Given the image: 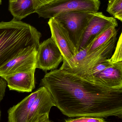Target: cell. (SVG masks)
I'll return each instance as SVG.
<instances>
[{
  "instance_id": "obj_17",
  "label": "cell",
  "mask_w": 122,
  "mask_h": 122,
  "mask_svg": "<svg viewBox=\"0 0 122 122\" xmlns=\"http://www.w3.org/2000/svg\"><path fill=\"white\" fill-rule=\"evenodd\" d=\"M109 59H103L97 62L93 67L89 76H94L112 65Z\"/></svg>"
},
{
  "instance_id": "obj_19",
  "label": "cell",
  "mask_w": 122,
  "mask_h": 122,
  "mask_svg": "<svg viewBox=\"0 0 122 122\" xmlns=\"http://www.w3.org/2000/svg\"><path fill=\"white\" fill-rule=\"evenodd\" d=\"M65 122H105L102 118L89 117H81L76 119L66 120Z\"/></svg>"
},
{
  "instance_id": "obj_14",
  "label": "cell",
  "mask_w": 122,
  "mask_h": 122,
  "mask_svg": "<svg viewBox=\"0 0 122 122\" xmlns=\"http://www.w3.org/2000/svg\"><path fill=\"white\" fill-rule=\"evenodd\" d=\"M9 10L14 18L20 21L29 15L36 13V9L33 0H16L9 2Z\"/></svg>"
},
{
  "instance_id": "obj_16",
  "label": "cell",
  "mask_w": 122,
  "mask_h": 122,
  "mask_svg": "<svg viewBox=\"0 0 122 122\" xmlns=\"http://www.w3.org/2000/svg\"><path fill=\"white\" fill-rule=\"evenodd\" d=\"M107 11L114 17L122 11V0H109Z\"/></svg>"
},
{
  "instance_id": "obj_25",
  "label": "cell",
  "mask_w": 122,
  "mask_h": 122,
  "mask_svg": "<svg viewBox=\"0 0 122 122\" xmlns=\"http://www.w3.org/2000/svg\"><path fill=\"white\" fill-rule=\"evenodd\" d=\"M1 3V0H0V5Z\"/></svg>"
},
{
  "instance_id": "obj_11",
  "label": "cell",
  "mask_w": 122,
  "mask_h": 122,
  "mask_svg": "<svg viewBox=\"0 0 122 122\" xmlns=\"http://www.w3.org/2000/svg\"><path fill=\"white\" fill-rule=\"evenodd\" d=\"M94 76L100 85L113 89L122 88V61L112 63Z\"/></svg>"
},
{
  "instance_id": "obj_15",
  "label": "cell",
  "mask_w": 122,
  "mask_h": 122,
  "mask_svg": "<svg viewBox=\"0 0 122 122\" xmlns=\"http://www.w3.org/2000/svg\"><path fill=\"white\" fill-rule=\"evenodd\" d=\"M116 26H111L106 28L100 33L92 43L86 47L88 52L97 51L107 45L114 36L117 34Z\"/></svg>"
},
{
  "instance_id": "obj_10",
  "label": "cell",
  "mask_w": 122,
  "mask_h": 122,
  "mask_svg": "<svg viewBox=\"0 0 122 122\" xmlns=\"http://www.w3.org/2000/svg\"><path fill=\"white\" fill-rule=\"evenodd\" d=\"M36 66L30 69L1 77L8 83L10 90L19 92H30L35 87V72Z\"/></svg>"
},
{
  "instance_id": "obj_2",
  "label": "cell",
  "mask_w": 122,
  "mask_h": 122,
  "mask_svg": "<svg viewBox=\"0 0 122 122\" xmlns=\"http://www.w3.org/2000/svg\"><path fill=\"white\" fill-rule=\"evenodd\" d=\"M41 34L36 28L13 18L0 23V68L33 46L40 45Z\"/></svg>"
},
{
  "instance_id": "obj_27",
  "label": "cell",
  "mask_w": 122,
  "mask_h": 122,
  "mask_svg": "<svg viewBox=\"0 0 122 122\" xmlns=\"http://www.w3.org/2000/svg\"></svg>"
},
{
  "instance_id": "obj_23",
  "label": "cell",
  "mask_w": 122,
  "mask_h": 122,
  "mask_svg": "<svg viewBox=\"0 0 122 122\" xmlns=\"http://www.w3.org/2000/svg\"><path fill=\"white\" fill-rule=\"evenodd\" d=\"M115 18L117 19L122 22V11L114 16Z\"/></svg>"
},
{
  "instance_id": "obj_28",
  "label": "cell",
  "mask_w": 122,
  "mask_h": 122,
  "mask_svg": "<svg viewBox=\"0 0 122 122\" xmlns=\"http://www.w3.org/2000/svg\"></svg>"
},
{
  "instance_id": "obj_1",
  "label": "cell",
  "mask_w": 122,
  "mask_h": 122,
  "mask_svg": "<svg viewBox=\"0 0 122 122\" xmlns=\"http://www.w3.org/2000/svg\"><path fill=\"white\" fill-rule=\"evenodd\" d=\"M40 85L49 91L55 106L69 117L122 118V88L100 85L94 76L60 67L46 73Z\"/></svg>"
},
{
  "instance_id": "obj_12",
  "label": "cell",
  "mask_w": 122,
  "mask_h": 122,
  "mask_svg": "<svg viewBox=\"0 0 122 122\" xmlns=\"http://www.w3.org/2000/svg\"><path fill=\"white\" fill-rule=\"evenodd\" d=\"M41 93L34 102L28 117V122H36L45 115H49L52 107L55 106L51 93L42 86Z\"/></svg>"
},
{
  "instance_id": "obj_13",
  "label": "cell",
  "mask_w": 122,
  "mask_h": 122,
  "mask_svg": "<svg viewBox=\"0 0 122 122\" xmlns=\"http://www.w3.org/2000/svg\"><path fill=\"white\" fill-rule=\"evenodd\" d=\"M41 87L8 110V122H28L30 110L41 93Z\"/></svg>"
},
{
  "instance_id": "obj_9",
  "label": "cell",
  "mask_w": 122,
  "mask_h": 122,
  "mask_svg": "<svg viewBox=\"0 0 122 122\" xmlns=\"http://www.w3.org/2000/svg\"><path fill=\"white\" fill-rule=\"evenodd\" d=\"M37 47L32 46L0 68V76L24 71L36 66Z\"/></svg>"
},
{
  "instance_id": "obj_6",
  "label": "cell",
  "mask_w": 122,
  "mask_h": 122,
  "mask_svg": "<svg viewBox=\"0 0 122 122\" xmlns=\"http://www.w3.org/2000/svg\"><path fill=\"white\" fill-rule=\"evenodd\" d=\"M63 61L61 51L51 37L40 44L37 49L36 68L44 71L54 70Z\"/></svg>"
},
{
  "instance_id": "obj_5",
  "label": "cell",
  "mask_w": 122,
  "mask_h": 122,
  "mask_svg": "<svg viewBox=\"0 0 122 122\" xmlns=\"http://www.w3.org/2000/svg\"><path fill=\"white\" fill-rule=\"evenodd\" d=\"M94 13L74 11L61 13L54 18L67 30L77 52L86 28Z\"/></svg>"
},
{
  "instance_id": "obj_24",
  "label": "cell",
  "mask_w": 122,
  "mask_h": 122,
  "mask_svg": "<svg viewBox=\"0 0 122 122\" xmlns=\"http://www.w3.org/2000/svg\"><path fill=\"white\" fill-rule=\"evenodd\" d=\"M16 0H9V2H12V1H15Z\"/></svg>"
},
{
  "instance_id": "obj_20",
  "label": "cell",
  "mask_w": 122,
  "mask_h": 122,
  "mask_svg": "<svg viewBox=\"0 0 122 122\" xmlns=\"http://www.w3.org/2000/svg\"><path fill=\"white\" fill-rule=\"evenodd\" d=\"M6 86L5 80L2 77L0 78V102L3 99L5 95Z\"/></svg>"
},
{
  "instance_id": "obj_8",
  "label": "cell",
  "mask_w": 122,
  "mask_h": 122,
  "mask_svg": "<svg viewBox=\"0 0 122 122\" xmlns=\"http://www.w3.org/2000/svg\"><path fill=\"white\" fill-rule=\"evenodd\" d=\"M117 21L114 17L106 16L102 12H95L86 28L79 51L89 46L96 37L107 28L111 26L117 27Z\"/></svg>"
},
{
  "instance_id": "obj_22",
  "label": "cell",
  "mask_w": 122,
  "mask_h": 122,
  "mask_svg": "<svg viewBox=\"0 0 122 122\" xmlns=\"http://www.w3.org/2000/svg\"><path fill=\"white\" fill-rule=\"evenodd\" d=\"M49 115L46 114L41 117L36 122H48L49 120Z\"/></svg>"
},
{
  "instance_id": "obj_18",
  "label": "cell",
  "mask_w": 122,
  "mask_h": 122,
  "mask_svg": "<svg viewBox=\"0 0 122 122\" xmlns=\"http://www.w3.org/2000/svg\"><path fill=\"white\" fill-rule=\"evenodd\" d=\"M112 63L122 61V31L117 44L114 54L109 59Z\"/></svg>"
},
{
  "instance_id": "obj_7",
  "label": "cell",
  "mask_w": 122,
  "mask_h": 122,
  "mask_svg": "<svg viewBox=\"0 0 122 122\" xmlns=\"http://www.w3.org/2000/svg\"><path fill=\"white\" fill-rule=\"evenodd\" d=\"M48 24L51 32V38L63 56V63L68 64L78 53L69 33L62 24L54 18L49 19Z\"/></svg>"
},
{
  "instance_id": "obj_21",
  "label": "cell",
  "mask_w": 122,
  "mask_h": 122,
  "mask_svg": "<svg viewBox=\"0 0 122 122\" xmlns=\"http://www.w3.org/2000/svg\"><path fill=\"white\" fill-rule=\"evenodd\" d=\"M53 0H33L36 9L44 4L48 3Z\"/></svg>"
},
{
  "instance_id": "obj_26",
  "label": "cell",
  "mask_w": 122,
  "mask_h": 122,
  "mask_svg": "<svg viewBox=\"0 0 122 122\" xmlns=\"http://www.w3.org/2000/svg\"><path fill=\"white\" fill-rule=\"evenodd\" d=\"M48 122H51V121H50V120H49Z\"/></svg>"
},
{
  "instance_id": "obj_3",
  "label": "cell",
  "mask_w": 122,
  "mask_h": 122,
  "mask_svg": "<svg viewBox=\"0 0 122 122\" xmlns=\"http://www.w3.org/2000/svg\"><path fill=\"white\" fill-rule=\"evenodd\" d=\"M117 36L101 48L88 52L86 48L80 50L68 64L63 63L61 67L69 71L82 76H89L92 68L103 59H109L115 46Z\"/></svg>"
},
{
  "instance_id": "obj_4",
  "label": "cell",
  "mask_w": 122,
  "mask_h": 122,
  "mask_svg": "<svg viewBox=\"0 0 122 122\" xmlns=\"http://www.w3.org/2000/svg\"><path fill=\"white\" fill-rule=\"evenodd\" d=\"M100 2L99 0H53L41 6L36 10L39 17L51 18L64 12L74 11L97 12Z\"/></svg>"
}]
</instances>
